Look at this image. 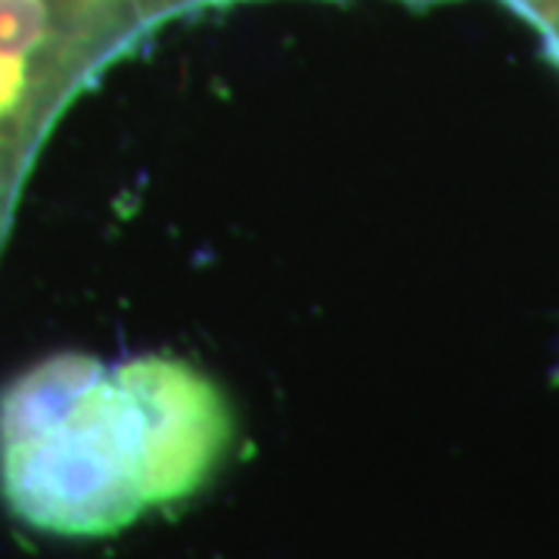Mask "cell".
<instances>
[{"label": "cell", "instance_id": "cell-3", "mask_svg": "<svg viewBox=\"0 0 559 559\" xmlns=\"http://www.w3.org/2000/svg\"><path fill=\"white\" fill-rule=\"evenodd\" d=\"M53 35L47 0H0V57L32 62Z\"/></svg>", "mask_w": 559, "mask_h": 559}, {"label": "cell", "instance_id": "cell-2", "mask_svg": "<svg viewBox=\"0 0 559 559\" xmlns=\"http://www.w3.org/2000/svg\"><path fill=\"white\" fill-rule=\"evenodd\" d=\"M112 373L150 417L156 503L197 495L234 439V414L218 385L175 358L128 360Z\"/></svg>", "mask_w": 559, "mask_h": 559}, {"label": "cell", "instance_id": "cell-1", "mask_svg": "<svg viewBox=\"0 0 559 559\" xmlns=\"http://www.w3.org/2000/svg\"><path fill=\"white\" fill-rule=\"evenodd\" d=\"M0 491L40 532H121L159 507L143 404L91 355L28 367L0 395Z\"/></svg>", "mask_w": 559, "mask_h": 559}]
</instances>
